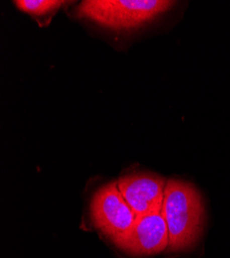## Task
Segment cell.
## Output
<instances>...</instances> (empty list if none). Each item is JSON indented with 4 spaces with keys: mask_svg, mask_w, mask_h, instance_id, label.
Segmentation results:
<instances>
[{
    "mask_svg": "<svg viewBox=\"0 0 230 258\" xmlns=\"http://www.w3.org/2000/svg\"><path fill=\"white\" fill-rule=\"evenodd\" d=\"M90 212L95 226L116 246L129 233L137 218L123 198L118 182L103 185L94 193Z\"/></svg>",
    "mask_w": 230,
    "mask_h": 258,
    "instance_id": "cell-3",
    "label": "cell"
},
{
    "mask_svg": "<svg viewBox=\"0 0 230 258\" xmlns=\"http://www.w3.org/2000/svg\"><path fill=\"white\" fill-rule=\"evenodd\" d=\"M14 4L20 11L34 16H41L58 10L65 3L60 0H17Z\"/></svg>",
    "mask_w": 230,
    "mask_h": 258,
    "instance_id": "cell-6",
    "label": "cell"
},
{
    "mask_svg": "<svg viewBox=\"0 0 230 258\" xmlns=\"http://www.w3.org/2000/svg\"><path fill=\"white\" fill-rule=\"evenodd\" d=\"M176 3L167 0H85L76 14L115 30L131 29L169 11Z\"/></svg>",
    "mask_w": 230,
    "mask_h": 258,
    "instance_id": "cell-2",
    "label": "cell"
},
{
    "mask_svg": "<svg viewBox=\"0 0 230 258\" xmlns=\"http://www.w3.org/2000/svg\"><path fill=\"white\" fill-rule=\"evenodd\" d=\"M117 182L123 198L137 217L161 213L166 184L163 178L137 173L123 176Z\"/></svg>",
    "mask_w": 230,
    "mask_h": 258,
    "instance_id": "cell-4",
    "label": "cell"
},
{
    "mask_svg": "<svg viewBox=\"0 0 230 258\" xmlns=\"http://www.w3.org/2000/svg\"><path fill=\"white\" fill-rule=\"evenodd\" d=\"M169 243L165 219L162 213H156L137 217L132 229L117 247L133 256H148L166 250Z\"/></svg>",
    "mask_w": 230,
    "mask_h": 258,
    "instance_id": "cell-5",
    "label": "cell"
},
{
    "mask_svg": "<svg viewBox=\"0 0 230 258\" xmlns=\"http://www.w3.org/2000/svg\"><path fill=\"white\" fill-rule=\"evenodd\" d=\"M161 213L170 235L166 251L184 252L192 249L202 234L205 217L198 190L190 183L169 180L164 188Z\"/></svg>",
    "mask_w": 230,
    "mask_h": 258,
    "instance_id": "cell-1",
    "label": "cell"
}]
</instances>
